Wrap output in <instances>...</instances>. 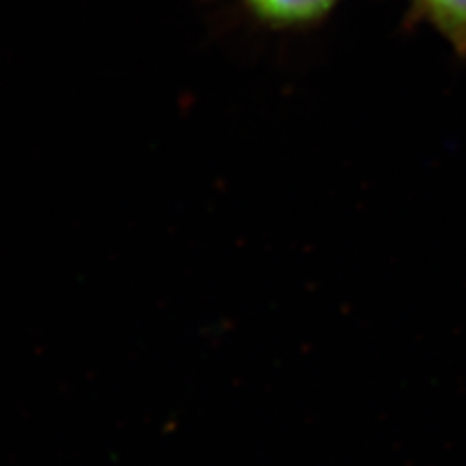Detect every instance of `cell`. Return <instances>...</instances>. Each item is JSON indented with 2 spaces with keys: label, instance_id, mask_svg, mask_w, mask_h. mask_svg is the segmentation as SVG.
<instances>
[{
  "label": "cell",
  "instance_id": "6da1fadb",
  "mask_svg": "<svg viewBox=\"0 0 466 466\" xmlns=\"http://www.w3.org/2000/svg\"><path fill=\"white\" fill-rule=\"evenodd\" d=\"M249 16L276 32L308 29L325 22L342 0H239Z\"/></svg>",
  "mask_w": 466,
  "mask_h": 466
},
{
  "label": "cell",
  "instance_id": "7a4b0ae2",
  "mask_svg": "<svg viewBox=\"0 0 466 466\" xmlns=\"http://www.w3.org/2000/svg\"><path fill=\"white\" fill-rule=\"evenodd\" d=\"M410 18L430 25L457 56L466 58V0H410Z\"/></svg>",
  "mask_w": 466,
  "mask_h": 466
}]
</instances>
